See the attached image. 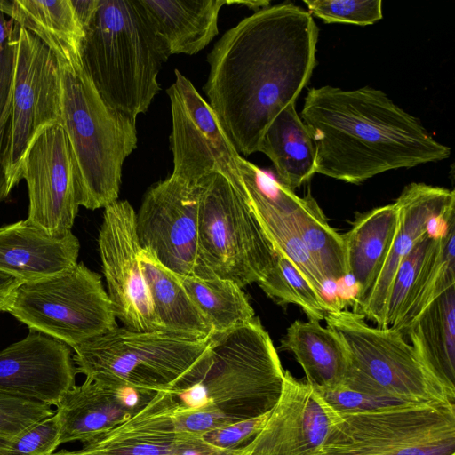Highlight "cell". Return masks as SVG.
<instances>
[{
    "label": "cell",
    "mask_w": 455,
    "mask_h": 455,
    "mask_svg": "<svg viewBox=\"0 0 455 455\" xmlns=\"http://www.w3.org/2000/svg\"><path fill=\"white\" fill-rule=\"evenodd\" d=\"M318 28L291 3L256 11L207 56V102L240 155L259 152L273 120L295 104L315 66Z\"/></svg>",
    "instance_id": "6da1fadb"
},
{
    "label": "cell",
    "mask_w": 455,
    "mask_h": 455,
    "mask_svg": "<svg viewBox=\"0 0 455 455\" xmlns=\"http://www.w3.org/2000/svg\"><path fill=\"white\" fill-rule=\"evenodd\" d=\"M300 118L315 146V172L347 183L451 155V148L435 140L419 118L368 85L311 88Z\"/></svg>",
    "instance_id": "7a4b0ae2"
},
{
    "label": "cell",
    "mask_w": 455,
    "mask_h": 455,
    "mask_svg": "<svg viewBox=\"0 0 455 455\" xmlns=\"http://www.w3.org/2000/svg\"><path fill=\"white\" fill-rule=\"evenodd\" d=\"M284 370L259 319L212 335L196 363L151 406L172 431L202 437L259 418L276 404Z\"/></svg>",
    "instance_id": "3957f363"
},
{
    "label": "cell",
    "mask_w": 455,
    "mask_h": 455,
    "mask_svg": "<svg viewBox=\"0 0 455 455\" xmlns=\"http://www.w3.org/2000/svg\"><path fill=\"white\" fill-rule=\"evenodd\" d=\"M60 84V116L70 147L76 198L89 210L118 200L122 169L137 147L136 122L110 108L85 72L80 48L52 51Z\"/></svg>",
    "instance_id": "277c9868"
},
{
    "label": "cell",
    "mask_w": 455,
    "mask_h": 455,
    "mask_svg": "<svg viewBox=\"0 0 455 455\" xmlns=\"http://www.w3.org/2000/svg\"><path fill=\"white\" fill-rule=\"evenodd\" d=\"M83 31L85 72L110 108L136 122L161 90L170 57L140 0H98Z\"/></svg>",
    "instance_id": "5b68a950"
},
{
    "label": "cell",
    "mask_w": 455,
    "mask_h": 455,
    "mask_svg": "<svg viewBox=\"0 0 455 455\" xmlns=\"http://www.w3.org/2000/svg\"><path fill=\"white\" fill-rule=\"evenodd\" d=\"M323 320L348 351L344 387L410 403H455L400 331L370 326L363 315L341 308L327 311Z\"/></svg>",
    "instance_id": "8992f818"
},
{
    "label": "cell",
    "mask_w": 455,
    "mask_h": 455,
    "mask_svg": "<svg viewBox=\"0 0 455 455\" xmlns=\"http://www.w3.org/2000/svg\"><path fill=\"white\" fill-rule=\"evenodd\" d=\"M212 335L117 327L72 347L77 373L111 386L146 393L170 388L204 354Z\"/></svg>",
    "instance_id": "52a82bcc"
},
{
    "label": "cell",
    "mask_w": 455,
    "mask_h": 455,
    "mask_svg": "<svg viewBox=\"0 0 455 455\" xmlns=\"http://www.w3.org/2000/svg\"><path fill=\"white\" fill-rule=\"evenodd\" d=\"M198 252L201 279L220 278L239 287L258 283L273 267L275 248L247 200L222 175L205 180L200 198Z\"/></svg>",
    "instance_id": "ba28073f"
},
{
    "label": "cell",
    "mask_w": 455,
    "mask_h": 455,
    "mask_svg": "<svg viewBox=\"0 0 455 455\" xmlns=\"http://www.w3.org/2000/svg\"><path fill=\"white\" fill-rule=\"evenodd\" d=\"M318 455H455V403L341 413Z\"/></svg>",
    "instance_id": "9c48e42d"
},
{
    "label": "cell",
    "mask_w": 455,
    "mask_h": 455,
    "mask_svg": "<svg viewBox=\"0 0 455 455\" xmlns=\"http://www.w3.org/2000/svg\"><path fill=\"white\" fill-rule=\"evenodd\" d=\"M9 313L29 329L71 348L118 327L100 275L84 263L43 280L21 283Z\"/></svg>",
    "instance_id": "30bf717a"
},
{
    "label": "cell",
    "mask_w": 455,
    "mask_h": 455,
    "mask_svg": "<svg viewBox=\"0 0 455 455\" xmlns=\"http://www.w3.org/2000/svg\"><path fill=\"white\" fill-rule=\"evenodd\" d=\"M16 24L11 111L2 154L9 192L21 180L25 156L38 134L61 123L56 57L39 37Z\"/></svg>",
    "instance_id": "8fae6325"
},
{
    "label": "cell",
    "mask_w": 455,
    "mask_h": 455,
    "mask_svg": "<svg viewBox=\"0 0 455 455\" xmlns=\"http://www.w3.org/2000/svg\"><path fill=\"white\" fill-rule=\"evenodd\" d=\"M174 74L175 80L166 91L172 116V174L193 183L220 174L241 191V165L244 157L192 82L179 69Z\"/></svg>",
    "instance_id": "7c38bea8"
},
{
    "label": "cell",
    "mask_w": 455,
    "mask_h": 455,
    "mask_svg": "<svg viewBox=\"0 0 455 455\" xmlns=\"http://www.w3.org/2000/svg\"><path fill=\"white\" fill-rule=\"evenodd\" d=\"M204 181L193 183L171 174L148 188L136 212L140 247L179 276H200L199 209Z\"/></svg>",
    "instance_id": "4fadbf2b"
},
{
    "label": "cell",
    "mask_w": 455,
    "mask_h": 455,
    "mask_svg": "<svg viewBox=\"0 0 455 455\" xmlns=\"http://www.w3.org/2000/svg\"><path fill=\"white\" fill-rule=\"evenodd\" d=\"M98 244L108 295L125 328L164 331L160 324L144 277L136 231V212L126 200L104 208Z\"/></svg>",
    "instance_id": "5bb4252c"
},
{
    "label": "cell",
    "mask_w": 455,
    "mask_h": 455,
    "mask_svg": "<svg viewBox=\"0 0 455 455\" xmlns=\"http://www.w3.org/2000/svg\"><path fill=\"white\" fill-rule=\"evenodd\" d=\"M21 179L29 199L26 220L54 236L70 232L79 205L70 147L60 124L36 138L25 156Z\"/></svg>",
    "instance_id": "9a60e30c"
},
{
    "label": "cell",
    "mask_w": 455,
    "mask_h": 455,
    "mask_svg": "<svg viewBox=\"0 0 455 455\" xmlns=\"http://www.w3.org/2000/svg\"><path fill=\"white\" fill-rule=\"evenodd\" d=\"M340 415L307 381L284 371L280 397L267 421L235 455H318Z\"/></svg>",
    "instance_id": "2e32d148"
},
{
    "label": "cell",
    "mask_w": 455,
    "mask_h": 455,
    "mask_svg": "<svg viewBox=\"0 0 455 455\" xmlns=\"http://www.w3.org/2000/svg\"><path fill=\"white\" fill-rule=\"evenodd\" d=\"M71 347L29 329L28 334L0 351V392L57 406L76 385Z\"/></svg>",
    "instance_id": "e0dca14e"
},
{
    "label": "cell",
    "mask_w": 455,
    "mask_h": 455,
    "mask_svg": "<svg viewBox=\"0 0 455 455\" xmlns=\"http://www.w3.org/2000/svg\"><path fill=\"white\" fill-rule=\"evenodd\" d=\"M395 203L399 212L397 232L375 286L358 312L379 328H385L389 291L400 264L419 240L455 213L453 190L421 182L407 185Z\"/></svg>",
    "instance_id": "ac0fdd59"
},
{
    "label": "cell",
    "mask_w": 455,
    "mask_h": 455,
    "mask_svg": "<svg viewBox=\"0 0 455 455\" xmlns=\"http://www.w3.org/2000/svg\"><path fill=\"white\" fill-rule=\"evenodd\" d=\"M241 173L249 204L274 248L293 263L322 299L329 301L325 295L328 283L294 223L292 209L298 196L246 158L242 162Z\"/></svg>",
    "instance_id": "d6986e66"
},
{
    "label": "cell",
    "mask_w": 455,
    "mask_h": 455,
    "mask_svg": "<svg viewBox=\"0 0 455 455\" xmlns=\"http://www.w3.org/2000/svg\"><path fill=\"white\" fill-rule=\"evenodd\" d=\"M154 394L85 379L82 385L68 391L57 405L60 444L89 443L139 412Z\"/></svg>",
    "instance_id": "ffe728a7"
},
{
    "label": "cell",
    "mask_w": 455,
    "mask_h": 455,
    "mask_svg": "<svg viewBox=\"0 0 455 455\" xmlns=\"http://www.w3.org/2000/svg\"><path fill=\"white\" fill-rule=\"evenodd\" d=\"M79 250L72 231L54 236L26 220L0 228V271L22 283L69 269L78 263Z\"/></svg>",
    "instance_id": "44dd1931"
},
{
    "label": "cell",
    "mask_w": 455,
    "mask_h": 455,
    "mask_svg": "<svg viewBox=\"0 0 455 455\" xmlns=\"http://www.w3.org/2000/svg\"><path fill=\"white\" fill-rule=\"evenodd\" d=\"M399 212L395 203L361 214L342 238L347 274L357 286L354 312L367 302L395 237Z\"/></svg>",
    "instance_id": "7402d4cb"
},
{
    "label": "cell",
    "mask_w": 455,
    "mask_h": 455,
    "mask_svg": "<svg viewBox=\"0 0 455 455\" xmlns=\"http://www.w3.org/2000/svg\"><path fill=\"white\" fill-rule=\"evenodd\" d=\"M82 448L102 455H234L236 451L215 447L202 437L171 431L136 415Z\"/></svg>",
    "instance_id": "603a6c76"
},
{
    "label": "cell",
    "mask_w": 455,
    "mask_h": 455,
    "mask_svg": "<svg viewBox=\"0 0 455 455\" xmlns=\"http://www.w3.org/2000/svg\"><path fill=\"white\" fill-rule=\"evenodd\" d=\"M168 54L194 55L219 33L227 0H140Z\"/></svg>",
    "instance_id": "cb8c5ba5"
},
{
    "label": "cell",
    "mask_w": 455,
    "mask_h": 455,
    "mask_svg": "<svg viewBox=\"0 0 455 455\" xmlns=\"http://www.w3.org/2000/svg\"><path fill=\"white\" fill-rule=\"evenodd\" d=\"M302 367L307 382L319 393L344 385L350 366L348 351L339 334L319 321H294L281 341Z\"/></svg>",
    "instance_id": "d4e9b609"
},
{
    "label": "cell",
    "mask_w": 455,
    "mask_h": 455,
    "mask_svg": "<svg viewBox=\"0 0 455 455\" xmlns=\"http://www.w3.org/2000/svg\"><path fill=\"white\" fill-rule=\"evenodd\" d=\"M419 357L455 400V285L435 299L403 331Z\"/></svg>",
    "instance_id": "484cf974"
},
{
    "label": "cell",
    "mask_w": 455,
    "mask_h": 455,
    "mask_svg": "<svg viewBox=\"0 0 455 455\" xmlns=\"http://www.w3.org/2000/svg\"><path fill=\"white\" fill-rule=\"evenodd\" d=\"M273 163L278 181L294 190L316 170V150L311 134L295 104L284 108L269 124L259 150Z\"/></svg>",
    "instance_id": "4316f807"
},
{
    "label": "cell",
    "mask_w": 455,
    "mask_h": 455,
    "mask_svg": "<svg viewBox=\"0 0 455 455\" xmlns=\"http://www.w3.org/2000/svg\"><path fill=\"white\" fill-rule=\"evenodd\" d=\"M140 259L156 315L164 330L197 338L212 335L211 324L189 297L180 277L142 248Z\"/></svg>",
    "instance_id": "83f0119b"
},
{
    "label": "cell",
    "mask_w": 455,
    "mask_h": 455,
    "mask_svg": "<svg viewBox=\"0 0 455 455\" xmlns=\"http://www.w3.org/2000/svg\"><path fill=\"white\" fill-rule=\"evenodd\" d=\"M0 10L52 51L62 46L80 48L84 31L71 0H0Z\"/></svg>",
    "instance_id": "f1b7e54d"
},
{
    "label": "cell",
    "mask_w": 455,
    "mask_h": 455,
    "mask_svg": "<svg viewBox=\"0 0 455 455\" xmlns=\"http://www.w3.org/2000/svg\"><path fill=\"white\" fill-rule=\"evenodd\" d=\"M297 231L325 281L337 283L347 274L342 235L335 231L316 201L298 196L292 209Z\"/></svg>",
    "instance_id": "f546056e"
},
{
    "label": "cell",
    "mask_w": 455,
    "mask_h": 455,
    "mask_svg": "<svg viewBox=\"0 0 455 455\" xmlns=\"http://www.w3.org/2000/svg\"><path fill=\"white\" fill-rule=\"evenodd\" d=\"M179 277L214 333L245 324L255 318L247 296L235 283L218 277Z\"/></svg>",
    "instance_id": "4dcf8cb0"
},
{
    "label": "cell",
    "mask_w": 455,
    "mask_h": 455,
    "mask_svg": "<svg viewBox=\"0 0 455 455\" xmlns=\"http://www.w3.org/2000/svg\"><path fill=\"white\" fill-rule=\"evenodd\" d=\"M455 285V213L443 224L437 247L419 274L410 306L396 330L403 331L438 296Z\"/></svg>",
    "instance_id": "1f68e13d"
},
{
    "label": "cell",
    "mask_w": 455,
    "mask_h": 455,
    "mask_svg": "<svg viewBox=\"0 0 455 455\" xmlns=\"http://www.w3.org/2000/svg\"><path fill=\"white\" fill-rule=\"evenodd\" d=\"M275 251L273 267L257 283L270 299L281 305L299 306L308 319L319 322L324 319L327 311L338 308L316 293L285 255L278 250Z\"/></svg>",
    "instance_id": "d6a6232c"
},
{
    "label": "cell",
    "mask_w": 455,
    "mask_h": 455,
    "mask_svg": "<svg viewBox=\"0 0 455 455\" xmlns=\"http://www.w3.org/2000/svg\"><path fill=\"white\" fill-rule=\"evenodd\" d=\"M445 221L419 240L400 264L389 291L385 328L396 330L407 313L419 274L437 247L439 232Z\"/></svg>",
    "instance_id": "836d02e7"
},
{
    "label": "cell",
    "mask_w": 455,
    "mask_h": 455,
    "mask_svg": "<svg viewBox=\"0 0 455 455\" xmlns=\"http://www.w3.org/2000/svg\"><path fill=\"white\" fill-rule=\"evenodd\" d=\"M309 13L325 23L367 26L382 19L381 0H304Z\"/></svg>",
    "instance_id": "e575fe53"
},
{
    "label": "cell",
    "mask_w": 455,
    "mask_h": 455,
    "mask_svg": "<svg viewBox=\"0 0 455 455\" xmlns=\"http://www.w3.org/2000/svg\"><path fill=\"white\" fill-rule=\"evenodd\" d=\"M56 414L44 419L10 439H0V455H52L60 445Z\"/></svg>",
    "instance_id": "d590c367"
},
{
    "label": "cell",
    "mask_w": 455,
    "mask_h": 455,
    "mask_svg": "<svg viewBox=\"0 0 455 455\" xmlns=\"http://www.w3.org/2000/svg\"><path fill=\"white\" fill-rule=\"evenodd\" d=\"M54 413L49 405L0 392V439H10Z\"/></svg>",
    "instance_id": "8d00e7d4"
},
{
    "label": "cell",
    "mask_w": 455,
    "mask_h": 455,
    "mask_svg": "<svg viewBox=\"0 0 455 455\" xmlns=\"http://www.w3.org/2000/svg\"><path fill=\"white\" fill-rule=\"evenodd\" d=\"M0 10V119L12 99L17 24Z\"/></svg>",
    "instance_id": "74e56055"
},
{
    "label": "cell",
    "mask_w": 455,
    "mask_h": 455,
    "mask_svg": "<svg viewBox=\"0 0 455 455\" xmlns=\"http://www.w3.org/2000/svg\"><path fill=\"white\" fill-rule=\"evenodd\" d=\"M320 394L332 408L340 413L367 411L410 403L391 398L371 396L344 386Z\"/></svg>",
    "instance_id": "f35d334b"
},
{
    "label": "cell",
    "mask_w": 455,
    "mask_h": 455,
    "mask_svg": "<svg viewBox=\"0 0 455 455\" xmlns=\"http://www.w3.org/2000/svg\"><path fill=\"white\" fill-rule=\"evenodd\" d=\"M22 283L0 271V312H9L15 291Z\"/></svg>",
    "instance_id": "ab89813d"
},
{
    "label": "cell",
    "mask_w": 455,
    "mask_h": 455,
    "mask_svg": "<svg viewBox=\"0 0 455 455\" xmlns=\"http://www.w3.org/2000/svg\"><path fill=\"white\" fill-rule=\"evenodd\" d=\"M11 100L7 104L0 119V202L3 201L10 193L8 191L6 176L3 166L2 154L5 140L6 129L9 122Z\"/></svg>",
    "instance_id": "60d3db41"
},
{
    "label": "cell",
    "mask_w": 455,
    "mask_h": 455,
    "mask_svg": "<svg viewBox=\"0 0 455 455\" xmlns=\"http://www.w3.org/2000/svg\"><path fill=\"white\" fill-rule=\"evenodd\" d=\"M52 455H102L92 451H85L84 449L76 450V451H68V450H60L57 452H53Z\"/></svg>",
    "instance_id": "b9f144b4"
}]
</instances>
